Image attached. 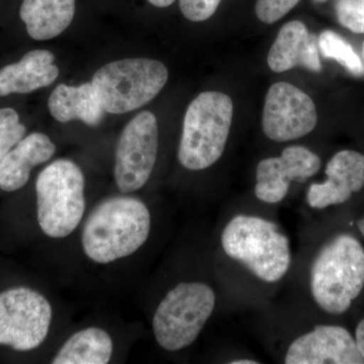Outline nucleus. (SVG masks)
Masks as SVG:
<instances>
[{"mask_svg":"<svg viewBox=\"0 0 364 364\" xmlns=\"http://www.w3.org/2000/svg\"><path fill=\"white\" fill-rule=\"evenodd\" d=\"M225 253L265 282H279L291 262L289 241L274 223L239 215L224 228L221 236Z\"/></svg>","mask_w":364,"mask_h":364,"instance_id":"4","label":"nucleus"},{"mask_svg":"<svg viewBox=\"0 0 364 364\" xmlns=\"http://www.w3.org/2000/svg\"><path fill=\"white\" fill-rule=\"evenodd\" d=\"M364 287V248L341 234L318 251L311 269V291L325 312L340 315L350 308Z\"/></svg>","mask_w":364,"mask_h":364,"instance_id":"3","label":"nucleus"},{"mask_svg":"<svg viewBox=\"0 0 364 364\" xmlns=\"http://www.w3.org/2000/svg\"><path fill=\"white\" fill-rule=\"evenodd\" d=\"M327 181L313 183L306 200L314 208L346 203L364 186V155L352 150L340 151L326 167Z\"/></svg>","mask_w":364,"mask_h":364,"instance_id":"13","label":"nucleus"},{"mask_svg":"<svg viewBox=\"0 0 364 364\" xmlns=\"http://www.w3.org/2000/svg\"><path fill=\"white\" fill-rule=\"evenodd\" d=\"M299 0H257L255 13L258 20L272 25L289 14Z\"/></svg>","mask_w":364,"mask_h":364,"instance_id":"22","label":"nucleus"},{"mask_svg":"<svg viewBox=\"0 0 364 364\" xmlns=\"http://www.w3.org/2000/svg\"><path fill=\"white\" fill-rule=\"evenodd\" d=\"M221 2L222 0H178L182 16L193 23L212 18Z\"/></svg>","mask_w":364,"mask_h":364,"instance_id":"23","label":"nucleus"},{"mask_svg":"<svg viewBox=\"0 0 364 364\" xmlns=\"http://www.w3.org/2000/svg\"><path fill=\"white\" fill-rule=\"evenodd\" d=\"M267 63L277 73L296 67L313 72L322 70L315 36L299 21H289L280 28L268 53Z\"/></svg>","mask_w":364,"mask_h":364,"instance_id":"15","label":"nucleus"},{"mask_svg":"<svg viewBox=\"0 0 364 364\" xmlns=\"http://www.w3.org/2000/svg\"><path fill=\"white\" fill-rule=\"evenodd\" d=\"M117 351V338L109 328L88 325L69 334L55 349L49 363H112Z\"/></svg>","mask_w":364,"mask_h":364,"instance_id":"14","label":"nucleus"},{"mask_svg":"<svg viewBox=\"0 0 364 364\" xmlns=\"http://www.w3.org/2000/svg\"><path fill=\"white\" fill-rule=\"evenodd\" d=\"M315 2H318V4H323V2L327 1V0H314Z\"/></svg>","mask_w":364,"mask_h":364,"instance_id":"28","label":"nucleus"},{"mask_svg":"<svg viewBox=\"0 0 364 364\" xmlns=\"http://www.w3.org/2000/svg\"><path fill=\"white\" fill-rule=\"evenodd\" d=\"M286 364H364L355 338L343 327L321 325L287 349Z\"/></svg>","mask_w":364,"mask_h":364,"instance_id":"12","label":"nucleus"},{"mask_svg":"<svg viewBox=\"0 0 364 364\" xmlns=\"http://www.w3.org/2000/svg\"><path fill=\"white\" fill-rule=\"evenodd\" d=\"M355 341L358 344L359 351L364 358V318L359 323L355 331Z\"/></svg>","mask_w":364,"mask_h":364,"instance_id":"24","label":"nucleus"},{"mask_svg":"<svg viewBox=\"0 0 364 364\" xmlns=\"http://www.w3.org/2000/svg\"><path fill=\"white\" fill-rule=\"evenodd\" d=\"M56 150L45 134L26 136L0 161V189L6 193L20 191L30 181L33 169L51 160Z\"/></svg>","mask_w":364,"mask_h":364,"instance_id":"16","label":"nucleus"},{"mask_svg":"<svg viewBox=\"0 0 364 364\" xmlns=\"http://www.w3.org/2000/svg\"><path fill=\"white\" fill-rule=\"evenodd\" d=\"M363 59H364V43H363Z\"/></svg>","mask_w":364,"mask_h":364,"instance_id":"29","label":"nucleus"},{"mask_svg":"<svg viewBox=\"0 0 364 364\" xmlns=\"http://www.w3.org/2000/svg\"><path fill=\"white\" fill-rule=\"evenodd\" d=\"M152 223L149 205L138 196H107L88 210L79 228L81 251L100 267L128 259L149 240Z\"/></svg>","mask_w":364,"mask_h":364,"instance_id":"1","label":"nucleus"},{"mask_svg":"<svg viewBox=\"0 0 364 364\" xmlns=\"http://www.w3.org/2000/svg\"><path fill=\"white\" fill-rule=\"evenodd\" d=\"M318 48L325 58L338 62L347 71L354 76L364 75L363 61L353 48L338 33L332 31H325L318 37Z\"/></svg>","mask_w":364,"mask_h":364,"instance_id":"19","label":"nucleus"},{"mask_svg":"<svg viewBox=\"0 0 364 364\" xmlns=\"http://www.w3.org/2000/svg\"><path fill=\"white\" fill-rule=\"evenodd\" d=\"M233 102L220 91H205L188 105L177 159L191 171L213 166L226 148L232 121Z\"/></svg>","mask_w":364,"mask_h":364,"instance_id":"5","label":"nucleus"},{"mask_svg":"<svg viewBox=\"0 0 364 364\" xmlns=\"http://www.w3.org/2000/svg\"><path fill=\"white\" fill-rule=\"evenodd\" d=\"M159 129L156 117L145 111L124 127L114 153V177L117 191L135 195L145 188L156 164Z\"/></svg>","mask_w":364,"mask_h":364,"instance_id":"9","label":"nucleus"},{"mask_svg":"<svg viewBox=\"0 0 364 364\" xmlns=\"http://www.w3.org/2000/svg\"><path fill=\"white\" fill-rule=\"evenodd\" d=\"M35 189L41 232L52 240H64L77 232L88 212L80 167L70 159L55 160L40 172Z\"/></svg>","mask_w":364,"mask_h":364,"instance_id":"2","label":"nucleus"},{"mask_svg":"<svg viewBox=\"0 0 364 364\" xmlns=\"http://www.w3.org/2000/svg\"><path fill=\"white\" fill-rule=\"evenodd\" d=\"M57 308L47 294L26 286L0 291V347L37 350L56 328Z\"/></svg>","mask_w":364,"mask_h":364,"instance_id":"8","label":"nucleus"},{"mask_svg":"<svg viewBox=\"0 0 364 364\" xmlns=\"http://www.w3.org/2000/svg\"><path fill=\"white\" fill-rule=\"evenodd\" d=\"M318 116L312 98L291 83L270 86L263 109L262 129L275 142L303 138L315 129Z\"/></svg>","mask_w":364,"mask_h":364,"instance_id":"10","label":"nucleus"},{"mask_svg":"<svg viewBox=\"0 0 364 364\" xmlns=\"http://www.w3.org/2000/svg\"><path fill=\"white\" fill-rule=\"evenodd\" d=\"M26 127L11 107L0 109V161L25 138Z\"/></svg>","mask_w":364,"mask_h":364,"instance_id":"20","label":"nucleus"},{"mask_svg":"<svg viewBox=\"0 0 364 364\" xmlns=\"http://www.w3.org/2000/svg\"><path fill=\"white\" fill-rule=\"evenodd\" d=\"M358 227L359 231L361 232V234H363L364 237V217L363 218V219L359 220L358 223Z\"/></svg>","mask_w":364,"mask_h":364,"instance_id":"27","label":"nucleus"},{"mask_svg":"<svg viewBox=\"0 0 364 364\" xmlns=\"http://www.w3.org/2000/svg\"><path fill=\"white\" fill-rule=\"evenodd\" d=\"M48 107L59 123L81 121L91 127L100 124L105 112L92 82L79 86L59 85L50 95Z\"/></svg>","mask_w":364,"mask_h":364,"instance_id":"18","label":"nucleus"},{"mask_svg":"<svg viewBox=\"0 0 364 364\" xmlns=\"http://www.w3.org/2000/svg\"><path fill=\"white\" fill-rule=\"evenodd\" d=\"M232 364H257V361L250 360V359H240V360H234Z\"/></svg>","mask_w":364,"mask_h":364,"instance_id":"26","label":"nucleus"},{"mask_svg":"<svg viewBox=\"0 0 364 364\" xmlns=\"http://www.w3.org/2000/svg\"><path fill=\"white\" fill-rule=\"evenodd\" d=\"M214 289L202 282H182L163 296L152 318L157 344L177 352L195 343L215 306Z\"/></svg>","mask_w":364,"mask_h":364,"instance_id":"6","label":"nucleus"},{"mask_svg":"<svg viewBox=\"0 0 364 364\" xmlns=\"http://www.w3.org/2000/svg\"><path fill=\"white\" fill-rule=\"evenodd\" d=\"M320 157L303 146H291L279 157L267 158L256 169L255 195L262 202H282L291 181H306L320 170Z\"/></svg>","mask_w":364,"mask_h":364,"instance_id":"11","label":"nucleus"},{"mask_svg":"<svg viewBox=\"0 0 364 364\" xmlns=\"http://www.w3.org/2000/svg\"><path fill=\"white\" fill-rule=\"evenodd\" d=\"M168 75L166 66L157 60L123 59L98 69L91 82L105 112L122 114L149 104L166 85Z\"/></svg>","mask_w":364,"mask_h":364,"instance_id":"7","label":"nucleus"},{"mask_svg":"<svg viewBox=\"0 0 364 364\" xmlns=\"http://www.w3.org/2000/svg\"><path fill=\"white\" fill-rule=\"evenodd\" d=\"M55 56L48 50H33L16 62L0 69V97L26 95L48 87L58 78Z\"/></svg>","mask_w":364,"mask_h":364,"instance_id":"17","label":"nucleus"},{"mask_svg":"<svg viewBox=\"0 0 364 364\" xmlns=\"http://www.w3.org/2000/svg\"><path fill=\"white\" fill-rule=\"evenodd\" d=\"M336 14L344 28L364 33V0H337Z\"/></svg>","mask_w":364,"mask_h":364,"instance_id":"21","label":"nucleus"},{"mask_svg":"<svg viewBox=\"0 0 364 364\" xmlns=\"http://www.w3.org/2000/svg\"><path fill=\"white\" fill-rule=\"evenodd\" d=\"M145 1L156 9H167V7L171 6L176 0H145Z\"/></svg>","mask_w":364,"mask_h":364,"instance_id":"25","label":"nucleus"}]
</instances>
